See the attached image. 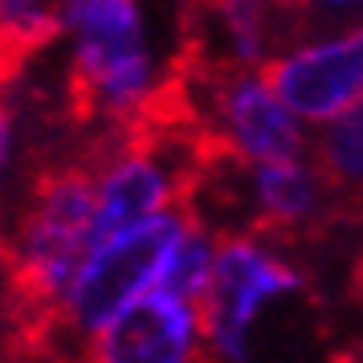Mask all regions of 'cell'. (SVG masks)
Segmentation results:
<instances>
[{"mask_svg": "<svg viewBox=\"0 0 363 363\" xmlns=\"http://www.w3.org/2000/svg\"><path fill=\"white\" fill-rule=\"evenodd\" d=\"M62 50L86 115L131 135L180 118L184 62H167L151 17L135 0H66Z\"/></svg>", "mask_w": 363, "mask_h": 363, "instance_id": "obj_1", "label": "cell"}, {"mask_svg": "<svg viewBox=\"0 0 363 363\" xmlns=\"http://www.w3.org/2000/svg\"><path fill=\"white\" fill-rule=\"evenodd\" d=\"M90 245H94V180L90 164L69 160L33 176L0 237V257L17 298L29 311H41L50 318Z\"/></svg>", "mask_w": 363, "mask_h": 363, "instance_id": "obj_2", "label": "cell"}, {"mask_svg": "<svg viewBox=\"0 0 363 363\" xmlns=\"http://www.w3.org/2000/svg\"><path fill=\"white\" fill-rule=\"evenodd\" d=\"M208 147L184 118L123 135L90 160L94 180V241L180 213L192 200Z\"/></svg>", "mask_w": 363, "mask_h": 363, "instance_id": "obj_3", "label": "cell"}, {"mask_svg": "<svg viewBox=\"0 0 363 363\" xmlns=\"http://www.w3.org/2000/svg\"><path fill=\"white\" fill-rule=\"evenodd\" d=\"M311 278L281 241L262 233H229L216 245L213 278L200 298V323L213 363H257L265 323L294 298H306Z\"/></svg>", "mask_w": 363, "mask_h": 363, "instance_id": "obj_4", "label": "cell"}, {"mask_svg": "<svg viewBox=\"0 0 363 363\" xmlns=\"http://www.w3.org/2000/svg\"><path fill=\"white\" fill-rule=\"evenodd\" d=\"M180 118L208 155L241 167L311 155V131L269 90L262 69H196L180 74Z\"/></svg>", "mask_w": 363, "mask_h": 363, "instance_id": "obj_5", "label": "cell"}, {"mask_svg": "<svg viewBox=\"0 0 363 363\" xmlns=\"http://www.w3.org/2000/svg\"><path fill=\"white\" fill-rule=\"evenodd\" d=\"M184 225H188V208L167 213L139 229L115 233V237H99L86 249L66 294L50 311V330L82 347L102 327H111L118 314L131 311L139 298H147L160 286L167 249L176 245Z\"/></svg>", "mask_w": 363, "mask_h": 363, "instance_id": "obj_6", "label": "cell"}, {"mask_svg": "<svg viewBox=\"0 0 363 363\" xmlns=\"http://www.w3.org/2000/svg\"><path fill=\"white\" fill-rule=\"evenodd\" d=\"M262 74L306 131L335 123L363 102V17L327 33L294 37Z\"/></svg>", "mask_w": 363, "mask_h": 363, "instance_id": "obj_7", "label": "cell"}, {"mask_svg": "<svg viewBox=\"0 0 363 363\" xmlns=\"http://www.w3.org/2000/svg\"><path fill=\"white\" fill-rule=\"evenodd\" d=\"M82 363H213L200 306L151 290L82 343Z\"/></svg>", "mask_w": 363, "mask_h": 363, "instance_id": "obj_8", "label": "cell"}, {"mask_svg": "<svg viewBox=\"0 0 363 363\" xmlns=\"http://www.w3.org/2000/svg\"><path fill=\"white\" fill-rule=\"evenodd\" d=\"M290 17L269 9V4H208L192 13V37H188V57L184 66L196 69H265L278 57L290 37Z\"/></svg>", "mask_w": 363, "mask_h": 363, "instance_id": "obj_9", "label": "cell"}, {"mask_svg": "<svg viewBox=\"0 0 363 363\" xmlns=\"http://www.w3.org/2000/svg\"><path fill=\"white\" fill-rule=\"evenodd\" d=\"M311 160L335 192L339 208L363 213V102L311 131Z\"/></svg>", "mask_w": 363, "mask_h": 363, "instance_id": "obj_10", "label": "cell"}, {"mask_svg": "<svg viewBox=\"0 0 363 363\" xmlns=\"http://www.w3.org/2000/svg\"><path fill=\"white\" fill-rule=\"evenodd\" d=\"M216 245H220V233H213L200 216L188 213V225L180 229L176 245L167 249V262H164V274H160L155 290L200 306V298L208 290V278H213Z\"/></svg>", "mask_w": 363, "mask_h": 363, "instance_id": "obj_11", "label": "cell"}, {"mask_svg": "<svg viewBox=\"0 0 363 363\" xmlns=\"http://www.w3.org/2000/svg\"><path fill=\"white\" fill-rule=\"evenodd\" d=\"M62 41L57 4L45 0H0V74Z\"/></svg>", "mask_w": 363, "mask_h": 363, "instance_id": "obj_12", "label": "cell"}, {"mask_svg": "<svg viewBox=\"0 0 363 363\" xmlns=\"http://www.w3.org/2000/svg\"><path fill=\"white\" fill-rule=\"evenodd\" d=\"M17 160H21V118H17V106L0 94V196L13 184Z\"/></svg>", "mask_w": 363, "mask_h": 363, "instance_id": "obj_13", "label": "cell"}, {"mask_svg": "<svg viewBox=\"0 0 363 363\" xmlns=\"http://www.w3.org/2000/svg\"><path fill=\"white\" fill-rule=\"evenodd\" d=\"M339 363H363V355L355 351V355H347V359H339Z\"/></svg>", "mask_w": 363, "mask_h": 363, "instance_id": "obj_14", "label": "cell"}]
</instances>
